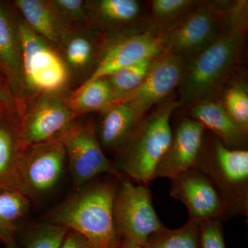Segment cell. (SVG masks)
<instances>
[{"instance_id": "obj_19", "label": "cell", "mask_w": 248, "mask_h": 248, "mask_svg": "<svg viewBox=\"0 0 248 248\" xmlns=\"http://www.w3.org/2000/svg\"><path fill=\"white\" fill-rule=\"evenodd\" d=\"M15 5L28 27L52 45L61 46L66 35L73 31L63 22L50 1L17 0Z\"/></svg>"}, {"instance_id": "obj_24", "label": "cell", "mask_w": 248, "mask_h": 248, "mask_svg": "<svg viewBox=\"0 0 248 248\" xmlns=\"http://www.w3.org/2000/svg\"><path fill=\"white\" fill-rule=\"evenodd\" d=\"M195 0H153L150 3L151 19L149 31L163 34L190 11Z\"/></svg>"}, {"instance_id": "obj_14", "label": "cell", "mask_w": 248, "mask_h": 248, "mask_svg": "<svg viewBox=\"0 0 248 248\" xmlns=\"http://www.w3.org/2000/svg\"><path fill=\"white\" fill-rule=\"evenodd\" d=\"M205 129L200 122L185 118L172 130L169 148L160 161L155 174L157 178L172 179L195 167L205 138Z\"/></svg>"}, {"instance_id": "obj_8", "label": "cell", "mask_w": 248, "mask_h": 248, "mask_svg": "<svg viewBox=\"0 0 248 248\" xmlns=\"http://www.w3.org/2000/svg\"><path fill=\"white\" fill-rule=\"evenodd\" d=\"M114 223L121 239L145 247L154 235L166 229L155 211L148 186L135 185L128 178L119 184L114 203Z\"/></svg>"}, {"instance_id": "obj_29", "label": "cell", "mask_w": 248, "mask_h": 248, "mask_svg": "<svg viewBox=\"0 0 248 248\" xmlns=\"http://www.w3.org/2000/svg\"><path fill=\"white\" fill-rule=\"evenodd\" d=\"M52 4L63 22L71 30L73 25L89 20L86 1L82 0H52Z\"/></svg>"}, {"instance_id": "obj_12", "label": "cell", "mask_w": 248, "mask_h": 248, "mask_svg": "<svg viewBox=\"0 0 248 248\" xmlns=\"http://www.w3.org/2000/svg\"><path fill=\"white\" fill-rule=\"evenodd\" d=\"M20 117L24 148L56 138L79 118L68 107L62 94H49L32 99Z\"/></svg>"}, {"instance_id": "obj_22", "label": "cell", "mask_w": 248, "mask_h": 248, "mask_svg": "<svg viewBox=\"0 0 248 248\" xmlns=\"http://www.w3.org/2000/svg\"><path fill=\"white\" fill-rule=\"evenodd\" d=\"M30 209V200L18 191L0 193V243L16 238Z\"/></svg>"}, {"instance_id": "obj_31", "label": "cell", "mask_w": 248, "mask_h": 248, "mask_svg": "<svg viewBox=\"0 0 248 248\" xmlns=\"http://www.w3.org/2000/svg\"><path fill=\"white\" fill-rule=\"evenodd\" d=\"M60 248H94L84 235L69 230Z\"/></svg>"}, {"instance_id": "obj_9", "label": "cell", "mask_w": 248, "mask_h": 248, "mask_svg": "<svg viewBox=\"0 0 248 248\" xmlns=\"http://www.w3.org/2000/svg\"><path fill=\"white\" fill-rule=\"evenodd\" d=\"M67 161L56 138L24 148L18 170V191L29 200L40 198L58 185Z\"/></svg>"}, {"instance_id": "obj_10", "label": "cell", "mask_w": 248, "mask_h": 248, "mask_svg": "<svg viewBox=\"0 0 248 248\" xmlns=\"http://www.w3.org/2000/svg\"><path fill=\"white\" fill-rule=\"evenodd\" d=\"M170 195L187 208L189 219L201 223L229 218L224 201L210 178L197 168L170 179Z\"/></svg>"}, {"instance_id": "obj_25", "label": "cell", "mask_w": 248, "mask_h": 248, "mask_svg": "<svg viewBox=\"0 0 248 248\" xmlns=\"http://www.w3.org/2000/svg\"><path fill=\"white\" fill-rule=\"evenodd\" d=\"M200 223L188 220L177 229H168L152 236L146 248H200Z\"/></svg>"}, {"instance_id": "obj_33", "label": "cell", "mask_w": 248, "mask_h": 248, "mask_svg": "<svg viewBox=\"0 0 248 248\" xmlns=\"http://www.w3.org/2000/svg\"><path fill=\"white\" fill-rule=\"evenodd\" d=\"M6 248H21L20 246L18 244L16 238H13L10 239L7 242L5 243Z\"/></svg>"}, {"instance_id": "obj_2", "label": "cell", "mask_w": 248, "mask_h": 248, "mask_svg": "<svg viewBox=\"0 0 248 248\" xmlns=\"http://www.w3.org/2000/svg\"><path fill=\"white\" fill-rule=\"evenodd\" d=\"M120 180L110 176L77 190L46 216V221L84 235L94 248H117L121 238L114 223Z\"/></svg>"}, {"instance_id": "obj_16", "label": "cell", "mask_w": 248, "mask_h": 248, "mask_svg": "<svg viewBox=\"0 0 248 248\" xmlns=\"http://www.w3.org/2000/svg\"><path fill=\"white\" fill-rule=\"evenodd\" d=\"M24 149L17 110L0 109V193L18 191V170Z\"/></svg>"}, {"instance_id": "obj_18", "label": "cell", "mask_w": 248, "mask_h": 248, "mask_svg": "<svg viewBox=\"0 0 248 248\" xmlns=\"http://www.w3.org/2000/svg\"><path fill=\"white\" fill-rule=\"evenodd\" d=\"M101 113L102 118L96 125L98 140L104 151L117 154L141 120L128 103H116Z\"/></svg>"}, {"instance_id": "obj_4", "label": "cell", "mask_w": 248, "mask_h": 248, "mask_svg": "<svg viewBox=\"0 0 248 248\" xmlns=\"http://www.w3.org/2000/svg\"><path fill=\"white\" fill-rule=\"evenodd\" d=\"M196 168L216 186L229 218L248 215V151L231 149L212 135L204 138Z\"/></svg>"}, {"instance_id": "obj_5", "label": "cell", "mask_w": 248, "mask_h": 248, "mask_svg": "<svg viewBox=\"0 0 248 248\" xmlns=\"http://www.w3.org/2000/svg\"><path fill=\"white\" fill-rule=\"evenodd\" d=\"M21 50L24 104L39 96L62 94L70 71L51 44L31 30L24 21L17 23Z\"/></svg>"}, {"instance_id": "obj_30", "label": "cell", "mask_w": 248, "mask_h": 248, "mask_svg": "<svg viewBox=\"0 0 248 248\" xmlns=\"http://www.w3.org/2000/svg\"><path fill=\"white\" fill-rule=\"evenodd\" d=\"M200 248H226L221 221H207L201 223Z\"/></svg>"}, {"instance_id": "obj_36", "label": "cell", "mask_w": 248, "mask_h": 248, "mask_svg": "<svg viewBox=\"0 0 248 248\" xmlns=\"http://www.w3.org/2000/svg\"></svg>"}, {"instance_id": "obj_7", "label": "cell", "mask_w": 248, "mask_h": 248, "mask_svg": "<svg viewBox=\"0 0 248 248\" xmlns=\"http://www.w3.org/2000/svg\"><path fill=\"white\" fill-rule=\"evenodd\" d=\"M94 121H75L56 137L66 151L73 185L76 190L101 174L113 176L121 181L126 178L108 159L101 146Z\"/></svg>"}, {"instance_id": "obj_34", "label": "cell", "mask_w": 248, "mask_h": 248, "mask_svg": "<svg viewBox=\"0 0 248 248\" xmlns=\"http://www.w3.org/2000/svg\"><path fill=\"white\" fill-rule=\"evenodd\" d=\"M6 96L5 95L4 93L2 91H1V89H0V102H6L7 101H6Z\"/></svg>"}, {"instance_id": "obj_17", "label": "cell", "mask_w": 248, "mask_h": 248, "mask_svg": "<svg viewBox=\"0 0 248 248\" xmlns=\"http://www.w3.org/2000/svg\"><path fill=\"white\" fill-rule=\"evenodd\" d=\"M189 115L228 148L246 150L248 134L235 123L221 102L215 99L200 101L191 105Z\"/></svg>"}, {"instance_id": "obj_35", "label": "cell", "mask_w": 248, "mask_h": 248, "mask_svg": "<svg viewBox=\"0 0 248 248\" xmlns=\"http://www.w3.org/2000/svg\"></svg>"}, {"instance_id": "obj_21", "label": "cell", "mask_w": 248, "mask_h": 248, "mask_svg": "<svg viewBox=\"0 0 248 248\" xmlns=\"http://www.w3.org/2000/svg\"><path fill=\"white\" fill-rule=\"evenodd\" d=\"M64 99L68 107L79 116L90 112H104L117 102L107 78L81 84Z\"/></svg>"}, {"instance_id": "obj_28", "label": "cell", "mask_w": 248, "mask_h": 248, "mask_svg": "<svg viewBox=\"0 0 248 248\" xmlns=\"http://www.w3.org/2000/svg\"><path fill=\"white\" fill-rule=\"evenodd\" d=\"M233 121L244 133H248V94L244 83L236 82L225 91L221 102Z\"/></svg>"}, {"instance_id": "obj_27", "label": "cell", "mask_w": 248, "mask_h": 248, "mask_svg": "<svg viewBox=\"0 0 248 248\" xmlns=\"http://www.w3.org/2000/svg\"><path fill=\"white\" fill-rule=\"evenodd\" d=\"M69 230L45 221L35 223L24 236L25 248H60Z\"/></svg>"}, {"instance_id": "obj_6", "label": "cell", "mask_w": 248, "mask_h": 248, "mask_svg": "<svg viewBox=\"0 0 248 248\" xmlns=\"http://www.w3.org/2000/svg\"><path fill=\"white\" fill-rule=\"evenodd\" d=\"M233 1H198L162 35L164 52L189 59L218 35L229 17Z\"/></svg>"}, {"instance_id": "obj_15", "label": "cell", "mask_w": 248, "mask_h": 248, "mask_svg": "<svg viewBox=\"0 0 248 248\" xmlns=\"http://www.w3.org/2000/svg\"><path fill=\"white\" fill-rule=\"evenodd\" d=\"M0 70L6 76L19 116L25 110L23 93L22 50L17 23L0 5Z\"/></svg>"}, {"instance_id": "obj_11", "label": "cell", "mask_w": 248, "mask_h": 248, "mask_svg": "<svg viewBox=\"0 0 248 248\" xmlns=\"http://www.w3.org/2000/svg\"><path fill=\"white\" fill-rule=\"evenodd\" d=\"M186 59L164 52L156 57L141 84L117 102L130 104L140 120L156 104L164 102L182 83Z\"/></svg>"}, {"instance_id": "obj_23", "label": "cell", "mask_w": 248, "mask_h": 248, "mask_svg": "<svg viewBox=\"0 0 248 248\" xmlns=\"http://www.w3.org/2000/svg\"><path fill=\"white\" fill-rule=\"evenodd\" d=\"M61 46L63 58L69 71H85L92 66L95 60L98 62L97 55L100 58V55H97L95 40L85 32L72 31L65 37Z\"/></svg>"}, {"instance_id": "obj_26", "label": "cell", "mask_w": 248, "mask_h": 248, "mask_svg": "<svg viewBox=\"0 0 248 248\" xmlns=\"http://www.w3.org/2000/svg\"><path fill=\"white\" fill-rule=\"evenodd\" d=\"M156 58L142 60L107 77L115 94L116 103L124 96L138 89L146 78Z\"/></svg>"}, {"instance_id": "obj_32", "label": "cell", "mask_w": 248, "mask_h": 248, "mask_svg": "<svg viewBox=\"0 0 248 248\" xmlns=\"http://www.w3.org/2000/svg\"><path fill=\"white\" fill-rule=\"evenodd\" d=\"M117 248H146L143 246H139L135 244L133 241H130L126 238H122L121 239L120 244Z\"/></svg>"}, {"instance_id": "obj_3", "label": "cell", "mask_w": 248, "mask_h": 248, "mask_svg": "<svg viewBox=\"0 0 248 248\" xmlns=\"http://www.w3.org/2000/svg\"><path fill=\"white\" fill-rule=\"evenodd\" d=\"M179 107L172 97L160 103L139 123L117 153L115 166L130 180L147 186L155 180L156 168L172 139L171 117Z\"/></svg>"}, {"instance_id": "obj_1", "label": "cell", "mask_w": 248, "mask_h": 248, "mask_svg": "<svg viewBox=\"0 0 248 248\" xmlns=\"http://www.w3.org/2000/svg\"><path fill=\"white\" fill-rule=\"evenodd\" d=\"M248 1H233L221 32L206 47L186 60L179 87L182 105L215 99L239 61L248 32Z\"/></svg>"}, {"instance_id": "obj_20", "label": "cell", "mask_w": 248, "mask_h": 248, "mask_svg": "<svg viewBox=\"0 0 248 248\" xmlns=\"http://www.w3.org/2000/svg\"><path fill=\"white\" fill-rule=\"evenodd\" d=\"M88 16L105 27H136L146 15L137 0H98L86 3Z\"/></svg>"}, {"instance_id": "obj_13", "label": "cell", "mask_w": 248, "mask_h": 248, "mask_svg": "<svg viewBox=\"0 0 248 248\" xmlns=\"http://www.w3.org/2000/svg\"><path fill=\"white\" fill-rule=\"evenodd\" d=\"M162 35L151 31L128 34L110 42L101 53L91 76L82 84L107 78L119 70L164 53Z\"/></svg>"}]
</instances>
